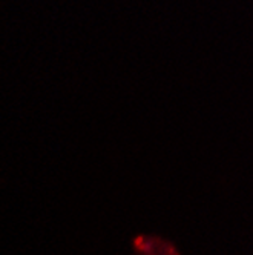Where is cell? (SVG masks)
Returning a JSON list of instances; mask_svg holds the SVG:
<instances>
[{
  "instance_id": "obj_1",
  "label": "cell",
  "mask_w": 253,
  "mask_h": 255,
  "mask_svg": "<svg viewBox=\"0 0 253 255\" xmlns=\"http://www.w3.org/2000/svg\"><path fill=\"white\" fill-rule=\"evenodd\" d=\"M138 255H176L175 249L157 237H140L135 243Z\"/></svg>"
}]
</instances>
